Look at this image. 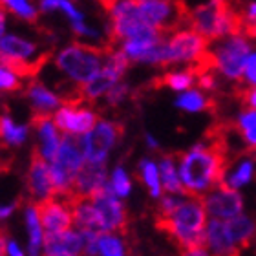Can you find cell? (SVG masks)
I'll return each mask as SVG.
<instances>
[{"mask_svg":"<svg viewBox=\"0 0 256 256\" xmlns=\"http://www.w3.org/2000/svg\"><path fill=\"white\" fill-rule=\"evenodd\" d=\"M227 124H214L202 143L178 154L180 180L188 198H203L207 192L225 183L229 168V139Z\"/></svg>","mask_w":256,"mask_h":256,"instance_id":"1","label":"cell"},{"mask_svg":"<svg viewBox=\"0 0 256 256\" xmlns=\"http://www.w3.org/2000/svg\"><path fill=\"white\" fill-rule=\"evenodd\" d=\"M185 28L200 33L208 42H218L230 35H242L240 11L232 0H203L194 6L185 4Z\"/></svg>","mask_w":256,"mask_h":256,"instance_id":"2","label":"cell"},{"mask_svg":"<svg viewBox=\"0 0 256 256\" xmlns=\"http://www.w3.org/2000/svg\"><path fill=\"white\" fill-rule=\"evenodd\" d=\"M207 208L203 198L183 200L168 216H156V227L178 246L180 252L207 247Z\"/></svg>","mask_w":256,"mask_h":256,"instance_id":"3","label":"cell"},{"mask_svg":"<svg viewBox=\"0 0 256 256\" xmlns=\"http://www.w3.org/2000/svg\"><path fill=\"white\" fill-rule=\"evenodd\" d=\"M110 46L106 44H86L80 40L74 42L60 50L55 55V66L68 75L70 79L77 82V84H84L90 79H94L99 72H101L104 59H106Z\"/></svg>","mask_w":256,"mask_h":256,"instance_id":"4","label":"cell"},{"mask_svg":"<svg viewBox=\"0 0 256 256\" xmlns=\"http://www.w3.org/2000/svg\"><path fill=\"white\" fill-rule=\"evenodd\" d=\"M212 68L216 74L224 75L227 80H232L236 86H242L244 82V68L249 59L251 52V42L244 35H230L222 40L214 48L208 50Z\"/></svg>","mask_w":256,"mask_h":256,"instance_id":"5","label":"cell"},{"mask_svg":"<svg viewBox=\"0 0 256 256\" xmlns=\"http://www.w3.org/2000/svg\"><path fill=\"white\" fill-rule=\"evenodd\" d=\"M82 163H84V152L80 146V136H62L59 150L50 165L55 198H66L72 194L74 182Z\"/></svg>","mask_w":256,"mask_h":256,"instance_id":"6","label":"cell"},{"mask_svg":"<svg viewBox=\"0 0 256 256\" xmlns=\"http://www.w3.org/2000/svg\"><path fill=\"white\" fill-rule=\"evenodd\" d=\"M208 50H210V42L200 33H196L190 28L178 30L176 33H172L170 37L166 38L165 59H163L161 68H168L172 64L180 62H185L188 66L200 64L207 57Z\"/></svg>","mask_w":256,"mask_h":256,"instance_id":"7","label":"cell"},{"mask_svg":"<svg viewBox=\"0 0 256 256\" xmlns=\"http://www.w3.org/2000/svg\"><path fill=\"white\" fill-rule=\"evenodd\" d=\"M124 124L118 121L101 119L88 134L80 136V146L84 152V160L106 161L108 152L123 139Z\"/></svg>","mask_w":256,"mask_h":256,"instance_id":"8","label":"cell"},{"mask_svg":"<svg viewBox=\"0 0 256 256\" xmlns=\"http://www.w3.org/2000/svg\"><path fill=\"white\" fill-rule=\"evenodd\" d=\"M90 202L94 203V207L101 218L104 232H119V234L128 236V214L123 203L116 196L112 183H106Z\"/></svg>","mask_w":256,"mask_h":256,"instance_id":"9","label":"cell"},{"mask_svg":"<svg viewBox=\"0 0 256 256\" xmlns=\"http://www.w3.org/2000/svg\"><path fill=\"white\" fill-rule=\"evenodd\" d=\"M30 205H33L35 210H37L44 236L60 234V232L72 230L74 214H72V208H70V205L64 200H60V198H48V200L30 203Z\"/></svg>","mask_w":256,"mask_h":256,"instance_id":"10","label":"cell"},{"mask_svg":"<svg viewBox=\"0 0 256 256\" xmlns=\"http://www.w3.org/2000/svg\"><path fill=\"white\" fill-rule=\"evenodd\" d=\"M26 190L32 203L55 198L52 168H50L48 161L40 156L37 146H33L32 150V160H30V166H28L26 174Z\"/></svg>","mask_w":256,"mask_h":256,"instance_id":"11","label":"cell"},{"mask_svg":"<svg viewBox=\"0 0 256 256\" xmlns=\"http://www.w3.org/2000/svg\"><path fill=\"white\" fill-rule=\"evenodd\" d=\"M203 205L214 220H232L242 214L244 200L236 188L222 183L203 196Z\"/></svg>","mask_w":256,"mask_h":256,"instance_id":"12","label":"cell"},{"mask_svg":"<svg viewBox=\"0 0 256 256\" xmlns=\"http://www.w3.org/2000/svg\"><path fill=\"white\" fill-rule=\"evenodd\" d=\"M99 121L101 118L86 106H60L54 116V124L64 136H84Z\"/></svg>","mask_w":256,"mask_h":256,"instance_id":"13","label":"cell"},{"mask_svg":"<svg viewBox=\"0 0 256 256\" xmlns=\"http://www.w3.org/2000/svg\"><path fill=\"white\" fill-rule=\"evenodd\" d=\"M106 183V161L84 160L79 174L75 178L74 188H72L70 196L80 198V200H92Z\"/></svg>","mask_w":256,"mask_h":256,"instance_id":"14","label":"cell"},{"mask_svg":"<svg viewBox=\"0 0 256 256\" xmlns=\"http://www.w3.org/2000/svg\"><path fill=\"white\" fill-rule=\"evenodd\" d=\"M24 96L32 102V116H55V108L64 106L62 97L50 92L48 88L40 82L32 80L24 88Z\"/></svg>","mask_w":256,"mask_h":256,"instance_id":"15","label":"cell"},{"mask_svg":"<svg viewBox=\"0 0 256 256\" xmlns=\"http://www.w3.org/2000/svg\"><path fill=\"white\" fill-rule=\"evenodd\" d=\"M207 247L210 256H240L238 247L230 238L224 220H212L207 225Z\"/></svg>","mask_w":256,"mask_h":256,"instance_id":"16","label":"cell"},{"mask_svg":"<svg viewBox=\"0 0 256 256\" xmlns=\"http://www.w3.org/2000/svg\"><path fill=\"white\" fill-rule=\"evenodd\" d=\"M32 126L38 134L40 144H38L37 148L40 152V156L46 161H54L55 154H57V150L60 146V139H62L59 138V132L55 130L57 126L54 124V118L52 116H32Z\"/></svg>","mask_w":256,"mask_h":256,"instance_id":"17","label":"cell"},{"mask_svg":"<svg viewBox=\"0 0 256 256\" xmlns=\"http://www.w3.org/2000/svg\"><path fill=\"white\" fill-rule=\"evenodd\" d=\"M192 86H196V72L192 66L185 70H174V72H163L161 75L154 77L144 84L143 90H161V88H170L178 92H187Z\"/></svg>","mask_w":256,"mask_h":256,"instance_id":"18","label":"cell"},{"mask_svg":"<svg viewBox=\"0 0 256 256\" xmlns=\"http://www.w3.org/2000/svg\"><path fill=\"white\" fill-rule=\"evenodd\" d=\"M44 251L46 252H68L72 256H79L84 251V240L80 232L66 230L60 234L44 236Z\"/></svg>","mask_w":256,"mask_h":256,"instance_id":"19","label":"cell"},{"mask_svg":"<svg viewBox=\"0 0 256 256\" xmlns=\"http://www.w3.org/2000/svg\"><path fill=\"white\" fill-rule=\"evenodd\" d=\"M160 176L161 185L168 194H182L187 196V190L180 180V170H178V154H163L160 161Z\"/></svg>","mask_w":256,"mask_h":256,"instance_id":"20","label":"cell"},{"mask_svg":"<svg viewBox=\"0 0 256 256\" xmlns=\"http://www.w3.org/2000/svg\"><path fill=\"white\" fill-rule=\"evenodd\" d=\"M227 230H229L230 238L234 242L238 249H247L256 238V222L249 216H236L232 220H227Z\"/></svg>","mask_w":256,"mask_h":256,"instance_id":"21","label":"cell"},{"mask_svg":"<svg viewBox=\"0 0 256 256\" xmlns=\"http://www.w3.org/2000/svg\"><path fill=\"white\" fill-rule=\"evenodd\" d=\"M176 106L185 112H216L218 102L210 96H205L200 90H187L176 99Z\"/></svg>","mask_w":256,"mask_h":256,"instance_id":"22","label":"cell"},{"mask_svg":"<svg viewBox=\"0 0 256 256\" xmlns=\"http://www.w3.org/2000/svg\"><path fill=\"white\" fill-rule=\"evenodd\" d=\"M28 126L16 124L8 114H0V143L2 146H20L26 141Z\"/></svg>","mask_w":256,"mask_h":256,"instance_id":"23","label":"cell"},{"mask_svg":"<svg viewBox=\"0 0 256 256\" xmlns=\"http://www.w3.org/2000/svg\"><path fill=\"white\" fill-rule=\"evenodd\" d=\"M0 10L6 11V13H13L24 22H30V24L37 26L38 13L30 0H0Z\"/></svg>","mask_w":256,"mask_h":256,"instance_id":"24","label":"cell"},{"mask_svg":"<svg viewBox=\"0 0 256 256\" xmlns=\"http://www.w3.org/2000/svg\"><path fill=\"white\" fill-rule=\"evenodd\" d=\"M139 176L144 182V185L150 188V194L154 198H161V192H163V185H161V176L160 170H158V165L154 161L143 160L139 163Z\"/></svg>","mask_w":256,"mask_h":256,"instance_id":"25","label":"cell"},{"mask_svg":"<svg viewBox=\"0 0 256 256\" xmlns=\"http://www.w3.org/2000/svg\"><path fill=\"white\" fill-rule=\"evenodd\" d=\"M26 224H28V230H30V252H32V256H37L38 247L44 242V230L40 222H38L37 210H35L33 205H28L26 208Z\"/></svg>","mask_w":256,"mask_h":256,"instance_id":"26","label":"cell"},{"mask_svg":"<svg viewBox=\"0 0 256 256\" xmlns=\"http://www.w3.org/2000/svg\"><path fill=\"white\" fill-rule=\"evenodd\" d=\"M252 174H254V161H252V158H246L244 161H240V165L236 166L229 176L225 178V183L230 188H238L251 182Z\"/></svg>","mask_w":256,"mask_h":256,"instance_id":"27","label":"cell"},{"mask_svg":"<svg viewBox=\"0 0 256 256\" xmlns=\"http://www.w3.org/2000/svg\"><path fill=\"white\" fill-rule=\"evenodd\" d=\"M99 252L101 256H126L123 242L118 236L108 234V232H104L99 240Z\"/></svg>","mask_w":256,"mask_h":256,"instance_id":"28","label":"cell"},{"mask_svg":"<svg viewBox=\"0 0 256 256\" xmlns=\"http://www.w3.org/2000/svg\"><path fill=\"white\" fill-rule=\"evenodd\" d=\"M26 84L11 70L0 66V92H24Z\"/></svg>","mask_w":256,"mask_h":256,"instance_id":"29","label":"cell"},{"mask_svg":"<svg viewBox=\"0 0 256 256\" xmlns=\"http://www.w3.org/2000/svg\"><path fill=\"white\" fill-rule=\"evenodd\" d=\"M112 188L114 192H116V196L119 198H124L130 194V180H128L126 172L121 168V166H118L116 170H114L112 174Z\"/></svg>","mask_w":256,"mask_h":256,"instance_id":"30","label":"cell"},{"mask_svg":"<svg viewBox=\"0 0 256 256\" xmlns=\"http://www.w3.org/2000/svg\"><path fill=\"white\" fill-rule=\"evenodd\" d=\"M234 96L247 110L256 112V86H236Z\"/></svg>","mask_w":256,"mask_h":256,"instance_id":"31","label":"cell"},{"mask_svg":"<svg viewBox=\"0 0 256 256\" xmlns=\"http://www.w3.org/2000/svg\"><path fill=\"white\" fill-rule=\"evenodd\" d=\"M128 96V86L123 84V82H118V84H114L106 94V101L110 106H116L119 102L124 101V97Z\"/></svg>","mask_w":256,"mask_h":256,"instance_id":"32","label":"cell"},{"mask_svg":"<svg viewBox=\"0 0 256 256\" xmlns=\"http://www.w3.org/2000/svg\"><path fill=\"white\" fill-rule=\"evenodd\" d=\"M242 86H256V54L252 52L244 68V82Z\"/></svg>","mask_w":256,"mask_h":256,"instance_id":"33","label":"cell"},{"mask_svg":"<svg viewBox=\"0 0 256 256\" xmlns=\"http://www.w3.org/2000/svg\"><path fill=\"white\" fill-rule=\"evenodd\" d=\"M240 136L244 138V141H246L247 150H249V154L252 156V160H256V123L252 124L251 128L240 132Z\"/></svg>","mask_w":256,"mask_h":256,"instance_id":"34","label":"cell"},{"mask_svg":"<svg viewBox=\"0 0 256 256\" xmlns=\"http://www.w3.org/2000/svg\"><path fill=\"white\" fill-rule=\"evenodd\" d=\"M182 256H210V254H208L207 247H194V249L182 251Z\"/></svg>","mask_w":256,"mask_h":256,"instance_id":"35","label":"cell"},{"mask_svg":"<svg viewBox=\"0 0 256 256\" xmlns=\"http://www.w3.org/2000/svg\"><path fill=\"white\" fill-rule=\"evenodd\" d=\"M18 203L20 202L10 203V205H2V207H0V220H4V218H8L10 214H13V210L18 207Z\"/></svg>","mask_w":256,"mask_h":256,"instance_id":"36","label":"cell"},{"mask_svg":"<svg viewBox=\"0 0 256 256\" xmlns=\"http://www.w3.org/2000/svg\"><path fill=\"white\" fill-rule=\"evenodd\" d=\"M8 236H6V230L0 229V256H6L8 254Z\"/></svg>","mask_w":256,"mask_h":256,"instance_id":"37","label":"cell"},{"mask_svg":"<svg viewBox=\"0 0 256 256\" xmlns=\"http://www.w3.org/2000/svg\"><path fill=\"white\" fill-rule=\"evenodd\" d=\"M13 165V158H0V174H8Z\"/></svg>","mask_w":256,"mask_h":256,"instance_id":"38","label":"cell"},{"mask_svg":"<svg viewBox=\"0 0 256 256\" xmlns=\"http://www.w3.org/2000/svg\"><path fill=\"white\" fill-rule=\"evenodd\" d=\"M8 254L10 256H24L15 242H10V244H8Z\"/></svg>","mask_w":256,"mask_h":256,"instance_id":"39","label":"cell"},{"mask_svg":"<svg viewBox=\"0 0 256 256\" xmlns=\"http://www.w3.org/2000/svg\"><path fill=\"white\" fill-rule=\"evenodd\" d=\"M4 30H6V11L0 10V38L4 37Z\"/></svg>","mask_w":256,"mask_h":256,"instance_id":"40","label":"cell"},{"mask_svg":"<svg viewBox=\"0 0 256 256\" xmlns=\"http://www.w3.org/2000/svg\"><path fill=\"white\" fill-rule=\"evenodd\" d=\"M146 141H148V146H152V148H156V146H158V141H156L152 136H146Z\"/></svg>","mask_w":256,"mask_h":256,"instance_id":"41","label":"cell"},{"mask_svg":"<svg viewBox=\"0 0 256 256\" xmlns=\"http://www.w3.org/2000/svg\"><path fill=\"white\" fill-rule=\"evenodd\" d=\"M246 37L249 38V40H256V28H252V30L249 33H247Z\"/></svg>","mask_w":256,"mask_h":256,"instance_id":"42","label":"cell"},{"mask_svg":"<svg viewBox=\"0 0 256 256\" xmlns=\"http://www.w3.org/2000/svg\"><path fill=\"white\" fill-rule=\"evenodd\" d=\"M44 256H72V254H68V252H46Z\"/></svg>","mask_w":256,"mask_h":256,"instance_id":"43","label":"cell"},{"mask_svg":"<svg viewBox=\"0 0 256 256\" xmlns=\"http://www.w3.org/2000/svg\"><path fill=\"white\" fill-rule=\"evenodd\" d=\"M0 106H2V97H0Z\"/></svg>","mask_w":256,"mask_h":256,"instance_id":"44","label":"cell"},{"mask_svg":"<svg viewBox=\"0 0 256 256\" xmlns=\"http://www.w3.org/2000/svg\"><path fill=\"white\" fill-rule=\"evenodd\" d=\"M70 2H72V0H70Z\"/></svg>","mask_w":256,"mask_h":256,"instance_id":"45","label":"cell"}]
</instances>
